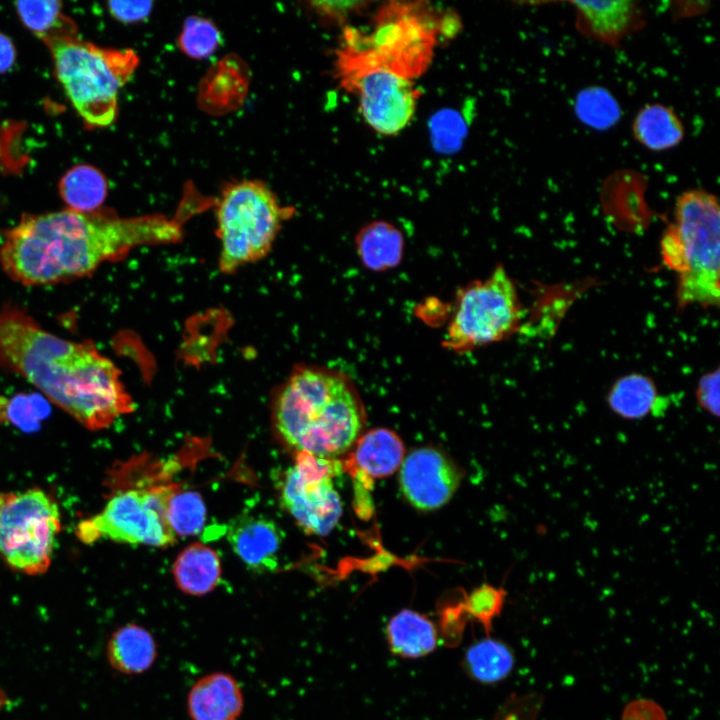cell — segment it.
I'll list each match as a JSON object with an SVG mask.
<instances>
[{
  "label": "cell",
  "instance_id": "cell-1",
  "mask_svg": "<svg viewBox=\"0 0 720 720\" xmlns=\"http://www.w3.org/2000/svg\"><path fill=\"white\" fill-rule=\"evenodd\" d=\"M181 234L175 221L160 215L121 217L101 208L25 214L4 233L0 265L22 285L63 283L90 276L138 246L176 242Z\"/></svg>",
  "mask_w": 720,
  "mask_h": 720
},
{
  "label": "cell",
  "instance_id": "cell-2",
  "mask_svg": "<svg viewBox=\"0 0 720 720\" xmlns=\"http://www.w3.org/2000/svg\"><path fill=\"white\" fill-rule=\"evenodd\" d=\"M0 368L26 379L90 430L108 427L134 407L120 369L94 343L60 338L13 304L0 308Z\"/></svg>",
  "mask_w": 720,
  "mask_h": 720
},
{
  "label": "cell",
  "instance_id": "cell-3",
  "mask_svg": "<svg viewBox=\"0 0 720 720\" xmlns=\"http://www.w3.org/2000/svg\"><path fill=\"white\" fill-rule=\"evenodd\" d=\"M363 410L350 380L316 365L295 367L273 402L277 432L297 453L335 459L358 440Z\"/></svg>",
  "mask_w": 720,
  "mask_h": 720
},
{
  "label": "cell",
  "instance_id": "cell-4",
  "mask_svg": "<svg viewBox=\"0 0 720 720\" xmlns=\"http://www.w3.org/2000/svg\"><path fill=\"white\" fill-rule=\"evenodd\" d=\"M456 30V18L427 2L385 3L370 33L345 26L336 50V71L381 67L413 81L432 62L438 38Z\"/></svg>",
  "mask_w": 720,
  "mask_h": 720
},
{
  "label": "cell",
  "instance_id": "cell-5",
  "mask_svg": "<svg viewBox=\"0 0 720 720\" xmlns=\"http://www.w3.org/2000/svg\"><path fill=\"white\" fill-rule=\"evenodd\" d=\"M660 252L664 265L676 273L679 308L719 306L720 209L715 195L703 189L679 195Z\"/></svg>",
  "mask_w": 720,
  "mask_h": 720
},
{
  "label": "cell",
  "instance_id": "cell-6",
  "mask_svg": "<svg viewBox=\"0 0 720 720\" xmlns=\"http://www.w3.org/2000/svg\"><path fill=\"white\" fill-rule=\"evenodd\" d=\"M45 43L56 76L84 122L92 127L112 124L118 111V92L138 65L136 53L131 49L100 47L77 35Z\"/></svg>",
  "mask_w": 720,
  "mask_h": 720
},
{
  "label": "cell",
  "instance_id": "cell-7",
  "mask_svg": "<svg viewBox=\"0 0 720 720\" xmlns=\"http://www.w3.org/2000/svg\"><path fill=\"white\" fill-rule=\"evenodd\" d=\"M290 209L262 182L244 180L225 188L217 202L218 266L232 274L268 255Z\"/></svg>",
  "mask_w": 720,
  "mask_h": 720
},
{
  "label": "cell",
  "instance_id": "cell-8",
  "mask_svg": "<svg viewBox=\"0 0 720 720\" xmlns=\"http://www.w3.org/2000/svg\"><path fill=\"white\" fill-rule=\"evenodd\" d=\"M59 530L58 506L44 491L0 495V555L11 568L28 575L44 573Z\"/></svg>",
  "mask_w": 720,
  "mask_h": 720
},
{
  "label": "cell",
  "instance_id": "cell-9",
  "mask_svg": "<svg viewBox=\"0 0 720 720\" xmlns=\"http://www.w3.org/2000/svg\"><path fill=\"white\" fill-rule=\"evenodd\" d=\"M523 317L516 286L503 266L461 293L447 334V345L465 350L501 341L514 333Z\"/></svg>",
  "mask_w": 720,
  "mask_h": 720
},
{
  "label": "cell",
  "instance_id": "cell-10",
  "mask_svg": "<svg viewBox=\"0 0 720 720\" xmlns=\"http://www.w3.org/2000/svg\"><path fill=\"white\" fill-rule=\"evenodd\" d=\"M171 494L170 488L122 490L99 514L79 524L78 536L88 544L107 538L134 545L170 546L176 542L166 517Z\"/></svg>",
  "mask_w": 720,
  "mask_h": 720
},
{
  "label": "cell",
  "instance_id": "cell-11",
  "mask_svg": "<svg viewBox=\"0 0 720 720\" xmlns=\"http://www.w3.org/2000/svg\"><path fill=\"white\" fill-rule=\"evenodd\" d=\"M338 471L335 459L297 453L285 472L281 504L306 533L325 536L338 523L342 502L332 481Z\"/></svg>",
  "mask_w": 720,
  "mask_h": 720
},
{
  "label": "cell",
  "instance_id": "cell-12",
  "mask_svg": "<svg viewBox=\"0 0 720 720\" xmlns=\"http://www.w3.org/2000/svg\"><path fill=\"white\" fill-rule=\"evenodd\" d=\"M336 76L358 97L364 120L379 134L396 135L413 118L420 95L413 81L381 67L349 69Z\"/></svg>",
  "mask_w": 720,
  "mask_h": 720
},
{
  "label": "cell",
  "instance_id": "cell-13",
  "mask_svg": "<svg viewBox=\"0 0 720 720\" xmlns=\"http://www.w3.org/2000/svg\"><path fill=\"white\" fill-rule=\"evenodd\" d=\"M461 481L455 464L431 447L412 450L399 471L400 490L417 510L434 511L447 504Z\"/></svg>",
  "mask_w": 720,
  "mask_h": 720
},
{
  "label": "cell",
  "instance_id": "cell-14",
  "mask_svg": "<svg viewBox=\"0 0 720 720\" xmlns=\"http://www.w3.org/2000/svg\"><path fill=\"white\" fill-rule=\"evenodd\" d=\"M283 533L272 520L244 513L234 518L227 529V540L234 553L255 572L276 569Z\"/></svg>",
  "mask_w": 720,
  "mask_h": 720
},
{
  "label": "cell",
  "instance_id": "cell-15",
  "mask_svg": "<svg viewBox=\"0 0 720 720\" xmlns=\"http://www.w3.org/2000/svg\"><path fill=\"white\" fill-rule=\"evenodd\" d=\"M243 707L244 697L238 681L224 672L199 678L187 696L191 720H237Z\"/></svg>",
  "mask_w": 720,
  "mask_h": 720
},
{
  "label": "cell",
  "instance_id": "cell-16",
  "mask_svg": "<svg viewBox=\"0 0 720 720\" xmlns=\"http://www.w3.org/2000/svg\"><path fill=\"white\" fill-rule=\"evenodd\" d=\"M578 27L607 44H616L642 24L641 10L633 1H573Z\"/></svg>",
  "mask_w": 720,
  "mask_h": 720
},
{
  "label": "cell",
  "instance_id": "cell-17",
  "mask_svg": "<svg viewBox=\"0 0 720 720\" xmlns=\"http://www.w3.org/2000/svg\"><path fill=\"white\" fill-rule=\"evenodd\" d=\"M606 403L620 419L639 421L663 409L665 400L650 376L632 372L614 381L606 395Z\"/></svg>",
  "mask_w": 720,
  "mask_h": 720
},
{
  "label": "cell",
  "instance_id": "cell-18",
  "mask_svg": "<svg viewBox=\"0 0 720 720\" xmlns=\"http://www.w3.org/2000/svg\"><path fill=\"white\" fill-rule=\"evenodd\" d=\"M385 637L391 653L405 659L427 656L439 642L436 625L412 609H402L389 619Z\"/></svg>",
  "mask_w": 720,
  "mask_h": 720
},
{
  "label": "cell",
  "instance_id": "cell-19",
  "mask_svg": "<svg viewBox=\"0 0 720 720\" xmlns=\"http://www.w3.org/2000/svg\"><path fill=\"white\" fill-rule=\"evenodd\" d=\"M110 666L123 674H141L154 664L157 644L149 630L135 623L116 629L106 644Z\"/></svg>",
  "mask_w": 720,
  "mask_h": 720
},
{
  "label": "cell",
  "instance_id": "cell-20",
  "mask_svg": "<svg viewBox=\"0 0 720 720\" xmlns=\"http://www.w3.org/2000/svg\"><path fill=\"white\" fill-rule=\"evenodd\" d=\"M173 575L176 585L184 593L195 596L207 594L221 578L218 554L202 543L192 544L176 558Z\"/></svg>",
  "mask_w": 720,
  "mask_h": 720
},
{
  "label": "cell",
  "instance_id": "cell-21",
  "mask_svg": "<svg viewBox=\"0 0 720 720\" xmlns=\"http://www.w3.org/2000/svg\"><path fill=\"white\" fill-rule=\"evenodd\" d=\"M461 666L473 681L485 685L496 684L513 671L515 654L504 641L487 636L467 647Z\"/></svg>",
  "mask_w": 720,
  "mask_h": 720
},
{
  "label": "cell",
  "instance_id": "cell-22",
  "mask_svg": "<svg viewBox=\"0 0 720 720\" xmlns=\"http://www.w3.org/2000/svg\"><path fill=\"white\" fill-rule=\"evenodd\" d=\"M632 132L635 140L651 151L677 146L684 138V125L675 111L660 103L647 104L636 114Z\"/></svg>",
  "mask_w": 720,
  "mask_h": 720
},
{
  "label": "cell",
  "instance_id": "cell-23",
  "mask_svg": "<svg viewBox=\"0 0 720 720\" xmlns=\"http://www.w3.org/2000/svg\"><path fill=\"white\" fill-rule=\"evenodd\" d=\"M404 459L401 439L388 429H374L363 435L355 449V460L362 471L372 477L395 472Z\"/></svg>",
  "mask_w": 720,
  "mask_h": 720
},
{
  "label": "cell",
  "instance_id": "cell-24",
  "mask_svg": "<svg viewBox=\"0 0 720 720\" xmlns=\"http://www.w3.org/2000/svg\"><path fill=\"white\" fill-rule=\"evenodd\" d=\"M58 189L68 209L91 212L101 208L107 195V181L97 168L78 165L63 175Z\"/></svg>",
  "mask_w": 720,
  "mask_h": 720
},
{
  "label": "cell",
  "instance_id": "cell-25",
  "mask_svg": "<svg viewBox=\"0 0 720 720\" xmlns=\"http://www.w3.org/2000/svg\"><path fill=\"white\" fill-rule=\"evenodd\" d=\"M402 236L398 229L384 221L365 226L358 234L357 247L362 261L371 269L382 270L399 262Z\"/></svg>",
  "mask_w": 720,
  "mask_h": 720
},
{
  "label": "cell",
  "instance_id": "cell-26",
  "mask_svg": "<svg viewBox=\"0 0 720 720\" xmlns=\"http://www.w3.org/2000/svg\"><path fill=\"white\" fill-rule=\"evenodd\" d=\"M15 9L22 23L44 42L76 34V26L62 12L60 1H18Z\"/></svg>",
  "mask_w": 720,
  "mask_h": 720
},
{
  "label": "cell",
  "instance_id": "cell-27",
  "mask_svg": "<svg viewBox=\"0 0 720 720\" xmlns=\"http://www.w3.org/2000/svg\"><path fill=\"white\" fill-rule=\"evenodd\" d=\"M166 517L176 536L199 534L206 521V507L201 495L195 491L172 492L167 501Z\"/></svg>",
  "mask_w": 720,
  "mask_h": 720
},
{
  "label": "cell",
  "instance_id": "cell-28",
  "mask_svg": "<svg viewBox=\"0 0 720 720\" xmlns=\"http://www.w3.org/2000/svg\"><path fill=\"white\" fill-rule=\"evenodd\" d=\"M575 112L584 124L595 129L610 128L620 118L616 99L602 87L580 91L575 101Z\"/></svg>",
  "mask_w": 720,
  "mask_h": 720
},
{
  "label": "cell",
  "instance_id": "cell-29",
  "mask_svg": "<svg viewBox=\"0 0 720 720\" xmlns=\"http://www.w3.org/2000/svg\"><path fill=\"white\" fill-rule=\"evenodd\" d=\"M221 43V34L210 20L192 16L185 20L178 38L181 50L192 58L203 59L211 56Z\"/></svg>",
  "mask_w": 720,
  "mask_h": 720
},
{
  "label": "cell",
  "instance_id": "cell-30",
  "mask_svg": "<svg viewBox=\"0 0 720 720\" xmlns=\"http://www.w3.org/2000/svg\"><path fill=\"white\" fill-rule=\"evenodd\" d=\"M506 597L507 591L504 588L483 584L470 593L464 608L467 615L477 620L486 635L490 636L493 620L501 615Z\"/></svg>",
  "mask_w": 720,
  "mask_h": 720
},
{
  "label": "cell",
  "instance_id": "cell-31",
  "mask_svg": "<svg viewBox=\"0 0 720 720\" xmlns=\"http://www.w3.org/2000/svg\"><path fill=\"white\" fill-rule=\"evenodd\" d=\"M48 414V405L40 397L19 395L4 402L1 416L24 431H32Z\"/></svg>",
  "mask_w": 720,
  "mask_h": 720
},
{
  "label": "cell",
  "instance_id": "cell-32",
  "mask_svg": "<svg viewBox=\"0 0 720 720\" xmlns=\"http://www.w3.org/2000/svg\"><path fill=\"white\" fill-rule=\"evenodd\" d=\"M316 14L329 24L344 26L371 4L367 1H318L310 3Z\"/></svg>",
  "mask_w": 720,
  "mask_h": 720
},
{
  "label": "cell",
  "instance_id": "cell-33",
  "mask_svg": "<svg viewBox=\"0 0 720 720\" xmlns=\"http://www.w3.org/2000/svg\"><path fill=\"white\" fill-rule=\"evenodd\" d=\"M467 621V613L463 605L458 607H447L440 614L439 626L437 627L439 640H442L447 647L457 646L464 634Z\"/></svg>",
  "mask_w": 720,
  "mask_h": 720
},
{
  "label": "cell",
  "instance_id": "cell-34",
  "mask_svg": "<svg viewBox=\"0 0 720 720\" xmlns=\"http://www.w3.org/2000/svg\"><path fill=\"white\" fill-rule=\"evenodd\" d=\"M697 405L710 416L720 415V373L719 368L703 374L695 390Z\"/></svg>",
  "mask_w": 720,
  "mask_h": 720
},
{
  "label": "cell",
  "instance_id": "cell-35",
  "mask_svg": "<svg viewBox=\"0 0 720 720\" xmlns=\"http://www.w3.org/2000/svg\"><path fill=\"white\" fill-rule=\"evenodd\" d=\"M108 11L122 23H137L145 20L151 13V1H110Z\"/></svg>",
  "mask_w": 720,
  "mask_h": 720
},
{
  "label": "cell",
  "instance_id": "cell-36",
  "mask_svg": "<svg viewBox=\"0 0 720 720\" xmlns=\"http://www.w3.org/2000/svg\"><path fill=\"white\" fill-rule=\"evenodd\" d=\"M622 720H667L664 709L650 699H636L626 705Z\"/></svg>",
  "mask_w": 720,
  "mask_h": 720
},
{
  "label": "cell",
  "instance_id": "cell-37",
  "mask_svg": "<svg viewBox=\"0 0 720 720\" xmlns=\"http://www.w3.org/2000/svg\"><path fill=\"white\" fill-rule=\"evenodd\" d=\"M16 49L13 42L0 32V73L8 71L15 63Z\"/></svg>",
  "mask_w": 720,
  "mask_h": 720
}]
</instances>
